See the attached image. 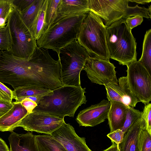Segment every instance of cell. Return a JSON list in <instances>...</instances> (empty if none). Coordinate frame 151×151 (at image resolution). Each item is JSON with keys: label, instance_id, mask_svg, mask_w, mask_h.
<instances>
[{"label": "cell", "instance_id": "obj_30", "mask_svg": "<svg viewBox=\"0 0 151 151\" xmlns=\"http://www.w3.org/2000/svg\"><path fill=\"white\" fill-rule=\"evenodd\" d=\"M0 98L4 101L12 102L14 99L13 91L0 82Z\"/></svg>", "mask_w": 151, "mask_h": 151}, {"label": "cell", "instance_id": "obj_7", "mask_svg": "<svg viewBox=\"0 0 151 151\" xmlns=\"http://www.w3.org/2000/svg\"><path fill=\"white\" fill-rule=\"evenodd\" d=\"M90 56L77 40L61 49L58 60L63 86H81L80 73Z\"/></svg>", "mask_w": 151, "mask_h": 151}, {"label": "cell", "instance_id": "obj_28", "mask_svg": "<svg viewBox=\"0 0 151 151\" xmlns=\"http://www.w3.org/2000/svg\"><path fill=\"white\" fill-rule=\"evenodd\" d=\"M11 49L10 36L7 24L0 29V51L10 52Z\"/></svg>", "mask_w": 151, "mask_h": 151}, {"label": "cell", "instance_id": "obj_31", "mask_svg": "<svg viewBox=\"0 0 151 151\" xmlns=\"http://www.w3.org/2000/svg\"><path fill=\"white\" fill-rule=\"evenodd\" d=\"M142 115L145 124V128L151 135V104L149 103L145 105Z\"/></svg>", "mask_w": 151, "mask_h": 151}, {"label": "cell", "instance_id": "obj_26", "mask_svg": "<svg viewBox=\"0 0 151 151\" xmlns=\"http://www.w3.org/2000/svg\"><path fill=\"white\" fill-rule=\"evenodd\" d=\"M14 7L13 0H0V29L6 25L8 19Z\"/></svg>", "mask_w": 151, "mask_h": 151}, {"label": "cell", "instance_id": "obj_3", "mask_svg": "<svg viewBox=\"0 0 151 151\" xmlns=\"http://www.w3.org/2000/svg\"><path fill=\"white\" fill-rule=\"evenodd\" d=\"M87 14L59 16L37 40V47L56 52L59 59L61 49L77 40L81 26Z\"/></svg>", "mask_w": 151, "mask_h": 151}, {"label": "cell", "instance_id": "obj_12", "mask_svg": "<svg viewBox=\"0 0 151 151\" xmlns=\"http://www.w3.org/2000/svg\"><path fill=\"white\" fill-rule=\"evenodd\" d=\"M50 135L60 142L67 151H92L86 145L85 138L78 136L73 127L65 122Z\"/></svg>", "mask_w": 151, "mask_h": 151}, {"label": "cell", "instance_id": "obj_2", "mask_svg": "<svg viewBox=\"0 0 151 151\" xmlns=\"http://www.w3.org/2000/svg\"><path fill=\"white\" fill-rule=\"evenodd\" d=\"M85 89L81 86H63L42 97L32 111L61 118L73 117L79 107L86 102Z\"/></svg>", "mask_w": 151, "mask_h": 151}, {"label": "cell", "instance_id": "obj_10", "mask_svg": "<svg viewBox=\"0 0 151 151\" xmlns=\"http://www.w3.org/2000/svg\"><path fill=\"white\" fill-rule=\"evenodd\" d=\"M116 67L109 60L90 56L83 70L91 82L100 85L118 83Z\"/></svg>", "mask_w": 151, "mask_h": 151}, {"label": "cell", "instance_id": "obj_27", "mask_svg": "<svg viewBox=\"0 0 151 151\" xmlns=\"http://www.w3.org/2000/svg\"><path fill=\"white\" fill-rule=\"evenodd\" d=\"M142 114V111L129 106L124 124L121 129L125 133L130 126L141 117Z\"/></svg>", "mask_w": 151, "mask_h": 151}, {"label": "cell", "instance_id": "obj_33", "mask_svg": "<svg viewBox=\"0 0 151 151\" xmlns=\"http://www.w3.org/2000/svg\"><path fill=\"white\" fill-rule=\"evenodd\" d=\"M143 21V17L139 16L129 17L125 20L128 27L131 30L134 27L140 25Z\"/></svg>", "mask_w": 151, "mask_h": 151}, {"label": "cell", "instance_id": "obj_13", "mask_svg": "<svg viewBox=\"0 0 151 151\" xmlns=\"http://www.w3.org/2000/svg\"><path fill=\"white\" fill-rule=\"evenodd\" d=\"M110 102L103 99L99 103L81 111L76 118L80 126L94 127L107 119Z\"/></svg>", "mask_w": 151, "mask_h": 151}, {"label": "cell", "instance_id": "obj_15", "mask_svg": "<svg viewBox=\"0 0 151 151\" xmlns=\"http://www.w3.org/2000/svg\"><path fill=\"white\" fill-rule=\"evenodd\" d=\"M144 128H145V122L142 115L125 132L122 142L118 145L119 151H138L140 134Z\"/></svg>", "mask_w": 151, "mask_h": 151}, {"label": "cell", "instance_id": "obj_19", "mask_svg": "<svg viewBox=\"0 0 151 151\" xmlns=\"http://www.w3.org/2000/svg\"><path fill=\"white\" fill-rule=\"evenodd\" d=\"M89 11L88 0H60L58 12V16H65Z\"/></svg>", "mask_w": 151, "mask_h": 151}, {"label": "cell", "instance_id": "obj_40", "mask_svg": "<svg viewBox=\"0 0 151 151\" xmlns=\"http://www.w3.org/2000/svg\"><path fill=\"white\" fill-rule=\"evenodd\" d=\"M0 101H3V102H4V101H3L0 98Z\"/></svg>", "mask_w": 151, "mask_h": 151}, {"label": "cell", "instance_id": "obj_22", "mask_svg": "<svg viewBox=\"0 0 151 151\" xmlns=\"http://www.w3.org/2000/svg\"><path fill=\"white\" fill-rule=\"evenodd\" d=\"M47 0L44 1L39 10L30 29L36 40L45 31V14Z\"/></svg>", "mask_w": 151, "mask_h": 151}, {"label": "cell", "instance_id": "obj_11", "mask_svg": "<svg viewBox=\"0 0 151 151\" xmlns=\"http://www.w3.org/2000/svg\"><path fill=\"white\" fill-rule=\"evenodd\" d=\"M65 122L61 118L44 113L32 111L25 116L17 127L25 130L50 135Z\"/></svg>", "mask_w": 151, "mask_h": 151}, {"label": "cell", "instance_id": "obj_18", "mask_svg": "<svg viewBox=\"0 0 151 151\" xmlns=\"http://www.w3.org/2000/svg\"><path fill=\"white\" fill-rule=\"evenodd\" d=\"M108 113V124L111 132L121 129L124 124L129 106L116 101H111Z\"/></svg>", "mask_w": 151, "mask_h": 151}, {"label": "cell", "instance_id": "obj_24", "mask_svg": "<svg viewBox=\"0 0 151 151\" xmlns=\"http://www.w3.org/2000/svg\"><path fill=\"white\" fill-rule=\"evenodd\" d=\"M44 1V0H34L28 7L20 12L22 20L30 30L37 14Z\"/></svg>", "mask_w": 151, "mask_h": 151}, {"label": "cell", "instance_id": "obj_8", "mask_svg": "<svg viewBox=\"0 0 151 151\" xmlns=\"http://www.w3.org/2000/svg\"><path fill=\"white\" fill-rule=\"evenodd\" d=\"M7 25L11 45L10 52L16 57L29 59L37 47L36 40L15 6L8 19Z\"/></svg>", "mask_w": 151, "mask_h": 151}, {"label": "cell", "instance_id": "obj_35", "mask_svg": "<svg viewBox=\"0 0 151 151\" xmlns=\"http://www.w3.org/2000/svg\"><path fill=\"white\" fill-rule=\"evenodd\" d=\"M34 0H13L14 6L21 12L30 5Z\"/></svg>", "mask_w": 151, "mask_h": 151}, {"label": "cell", "instance_id": "obj_4", "mask_svg": "<svg viewBox=\"0 0 151 151\" xmlns=\"http://www.w3.org/2000/svg\"><path fill=\"white\" fill-rule=\"evenodd\" d=\"M131 31L123 19L114 22L106 28L109 58L123 65L137 61V43Z\"/></svg>", "mask_w": 151, "mask_h": 151}, {"label": "cell", "instance_id": "obj_32", "mask_svg": "<svg viewBox=\"0 0 151 151\" xmlns=\"http://www.w3.org/2000/svg\"><path fill=\"white\" fill-rule=\"evenodd\" d=\"M124 133L121 129H118L107 134V136L111 140L117 145L122 142Z\"/></svg>", "mask_w": 151, "mask_h": 151}, {"label": "cell", "instance_id": "obj_29", "mask_svg": "<svg viewBox=\"0 0 151 151\" xmlns=\"http://www.w3.org/2000/svg\"><path fill=\"white\" fill-rule=\"evenodd\" d=\"M138 151H151V135L143 129L140 134Z\"/></svg>", "mask_w": 151, "mask_h": 151}, {"label": "cell", "instance_id": "obj_16", "mask_svg": "<svg viewBox=\"0 0 151 151\" xmlns=\"http://www.w3.org/2000/svg\"><path fill=\"white\" fill-rule=\"evenodd\" d=\"M12 103L13 107L0 117L1 131H13L22 119L29 114L20 102L15 101Z\"/></svg>", "mask_w": 151, "mask_h": 151}, {"label": "cell", "instance_id": "obj_6", "mask_svg": "<svg viewBox=\"0 0 151 151\" xmlns=\"http://www.w3.org/2000/svg\"><path fill=\"white\" fill-rule=\"evenodd\" d=\"M91 11L102 19L104 25L108 27L114 22L126 20L130 17L139 16L147 19L151 18V6L148 8L128 5V0H88Z\"/></svg>", "mask_w": 151, "mask_h": 151}, {"label": "cell", "instance_id": "obj_14", "mask_svg": "<svg viewBox=\"0 0 151 151\" xmlns=\"http://www.w3.org/2000/svg\"><path fill=\"white\" fill-rule=\"evenodd\" d=\"M118 81V84L110 83L104 86L108 100L119 102L132 108L135 107L140 102L131 92L127 77H120Z\"/></svg>", "mask_w": 151, "mask_h": 151}, {"label": "cell", "instance_id": "obj_41", "mask_svg": "<svg viewBox=\"0 0 151 151\" xmlns=\"http://www.w3.org/2000/svg\"><path fill=\"white\" fill-rule=\"evenodd\" d=\"M117 151H119V148H118V150H117Z\"/></svg>", "mask_w": 151, "mask_h": 151}, {"label": "cell", "instance_id": "obj_17", "mask_svg": "<svg viewBox=\"0 0 151 151\" xmlns=\"http://www.w3.org/2000/svg\"><path fill=\"white\" fill-rule=\"evenodd\" d=\"M11 132L8 138L10 151H39L35 135L32 133L19 134Z\"/></svg>", "mask_w": 151, "mask_h": 151}, {"label": "cell", "instance_id": "obj_21", "mask_svg": "<svg viewBox=\"0 0 151 151\" xmlns=\"http://www.w3.org/2000/svg\"><path fill=\"white\" fill-rule=\"evenodd\" d=\"M39 151H67L63 146L51 135H35Z\"/></svg>", "mask_w": 151, "mask_h": 151}, {"label": "cell", "instance_id": "obj_9", "mask_svg": "<svg viewBox=\"0 0 151 151\" xmlns=\"http://www.w3.org/2000/svg\"><path fill=\"white\" fill-rule=\"evenodd\" d=\"M127 78L133 94L145 105L151 101V75L138 61L127 66Z\"/></svg>", "mask_w": 151, "mask_h": 151}, {"label": "cell", "instance_id": "obj_37", "mask_svg": "<svg viewBox=\"0 0 151 151\" xmlns=\"http://www.w3.org/2000/svg\"><path fill=\"white\" fill-rule=\"evenodd\" d=\"M0 151H9L5 142L0 138Z\"/></svg>", "mask_w": 151, "mask_h": 151}, {"label": "cell", "instance_id": "obj_34", "mask_svg": "<svg viewBox=\"0 0 151 151\" xmlns=\"http://www.w3.org/2000/svg\"><path fill=\"white\" fill-rule=\"evenodd\" d=\"M28 113H31L34 109L37 106V104L28 97H25L20 102Z\"/></svg>", "mask_w": 151, "mask_h": 151}, {"label": "cell", "instance_id": "obj_23", "mask_svg": "<svg viewBox=\"0 0 151 151\" xmlns=\"http://www.w3.org/2000/svg\"><path fill=\"white\" fill-rule=\"evenodd\" d=\"M151 75V29L145 34L141 56L138 61Z\"/></svg>", "mask_w": 151, "mask_h": 151}, {"label": "cell", "instance_id": "obj_5", "mask_svg": "<svg viewBox=\"0 0 151 151\" xmlns=\"http://www.w3.org/2000/svg\"><path fill=\"white\" fill-rule=\"evenodd\" d=\"M106 28L102 19L90 11L82 23L77 40L91 56L109 60Z\"/></svg>", "mask_w": 151, "mask_h": 151}, {"label": "cell", "instance_id": "obj_25", "mask_svg": "<svg viewBox=\"0 0 151 151\" xmlns=\"http://www.w3.org/2000/svg\"><path fill=\"white\" fill-rule=\"evenodd\" d=\"M60 1V0H47L45 14L46 31L58 17V8Z\"/></svg>", "mask_w": 151, "mask_h": 151}, {"label": "cell", "instance_id": "obj_36", "mask_svg": "<svg viewBox=\"0 0 151 151\" xmlns=\"http://www.w3.org/2000/svg\"><path fill=\"white\" fill-rule=\"evenodd\" d=\"M12 103L0 101V117L9 111L13 106Z\"/></svg>", "mask_w": 151, "mask_h": 151}, {"label": "cell", "instance_id": "obj_20", "mask_svg": "<svg viewBox=\"0 0 151 151\" xmlns=\"http://www.w3.org/2000/svg\"><path fill=\"white\" fill-rule=\"evenodd\" d=\"M52 90L34 86L19 87L13 91L14 99L16 101L20 102L24 98L35 96L42 97L47 94Z\"/></svg>", "mask_w": 151, "mask_h": 151}, {"label": "cell", "instance_id": "obj_1", "mask_svg": "<svg viewBox=\"0 0 151 151\" xmlns=\"http://www.w3.org/2000/svg\"><path fill=\"white\" fill-rule=\"evenodd\" d=\"M59 72L58 61L47 49L37 47L29 59L0 51V82L11 85L14 89L34 86L52 90L58 82Z\"/></svg>", "mask_w": 151, "mask_h": 151}, {"label": "cell", "instance_id": "obj_38", "mask_svg": "<svg viewBox=\"0 0 151 151\" xmlns=\"http://www.w3.org/2000/svg\"><path fill=\"white\" fill-rule=\"evenodd\" d=\"M112 145L109 147L104 150L103 151H117L118 148V145L115 142H111Z\"/></svg>", "mask_w": 151, "mask_h": 151}, {"label": "cell", "instance_id": "obj_39", "mask_svg": "<svg viewBox=\"0 0 151 151\" xmlns=\"http://www.w3.org/2000/svg\"><path fill=\"white\" fill-rule=\"evenodd\" d=\"M128 1L131 2H134L141 4H145L150 3L151 2V0H128Z\"/></svg>", "mask_w": 151, "mask_h": 151}]
</instances>
